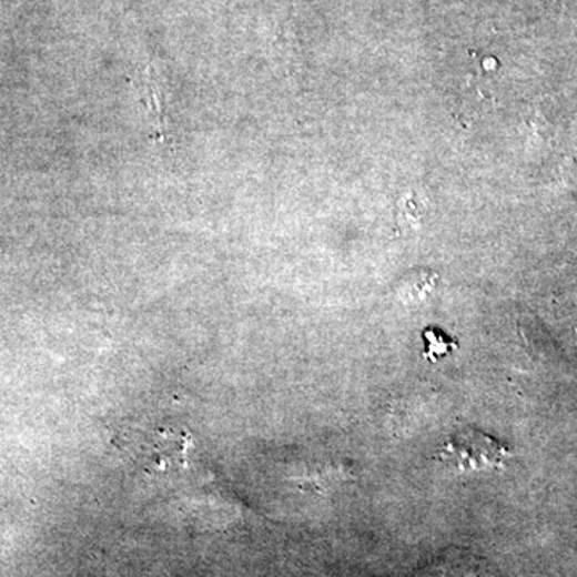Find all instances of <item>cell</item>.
<instances>
[{
    "mask_svg": "<svg viewBox=\"0 0 577 577\" xmlns=\"http://www.w3.org/2000/svg\"><path fill=\"white\" fill-rule=\"evenodd\" d=\"M510 457V449L499 439L472 427L457 432L438 453L445 467L462 475L504 470Z\"/></svg>",
    "mask_w": 577,
    "mask_h": 577,
    "instance_id": "1",
    "label": "cell"
},
{
    "mask_svg": "<svg viewBox=\"0 0 577 577\" xmlns=\"http://www.w3.org/2000/svg\"><path fill=\"white\" fill-rule=\"evenodd\" d=\"M404 577H497L488 561L467 548L449 547Z\"/></svg>",
    "mask_w": 577,
    "mask_h": 577,
    "instance_id": "2",
    "label": "cell"
},
{
    "mask_svg": "<svg viewBox=\"0 0 577 577\" xmlns=\"http://www.w3.org/2000/svg\"><path fill=\"white\" fill-rule=\"evenodd\" d=\"M425 341H427V350L424 352L425 358L428 361H439L445 356L451 355L454 350H457L459 342L451 337L445 331L439 327H427L424 331Z\"/></svg>",
    "mask_w": 577,
    "mask_h": 577,
    "instance_id": "3",
    "label": "cell"
},
{
    "mask_svg": "<svg viewBox=\"0 0 577 577\" xmlns=\"http://www.w3.org/2000/svg\"><path fill=\"white\" fill-rule=\"evenodd\" d=\"M427 272L418 273L417 280H413V276H411V280H413V283L411 281H404L402 288H399V294L403 295L404 298H407V301H422V298L427 297L428 292L432 291L433 287V280H435V276H432L431 280H428Z\"/></svg>",
    "mask_w": 577,
    "mask_h": 577,
    "instance_id": "4",
    "label": "cell"
}]
</instances>
